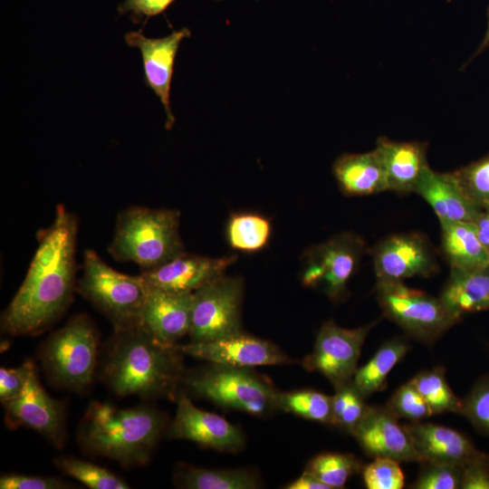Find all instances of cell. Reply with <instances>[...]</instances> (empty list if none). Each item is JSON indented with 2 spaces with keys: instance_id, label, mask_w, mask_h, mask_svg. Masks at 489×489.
<instances>
[{
  "instance_id": "6da1fadb",
  "label": "cell",
  "mask_w": 489,
  "mask_h": 489,
  "mask_svg": "<svg viewBox=\"0 0 489 489\" xmlns=\"http://www.w3.org/2000/svg\"><path fill=\"white\" fill-rule=\"evenodd\" d=\"M78 222L62 205L50 226L38 232V246L25 278L1 316V331L33 336L47 330L67 310L75 285Z\"/></svg>"
},
{
  "instance_id": "7a4b0ae2",
  "label": "cell",
  "mask_w": 489,
  "mask_h": 489,
  "mask_svg": "<svg viewBox=\"0 0 489 489\" xmlns=\"http://www.w3.org/2000/svg\"><path fill=\"white\" fill-rule=\"evenodd\" d=\"M183 355L179 344L162 343L141 322L114 329L101 378L118 396L174 398L186 372Z\"/></svg>"
},
{
  "instance_id": "3957f363",
  "label": "cell",
  "mask_w": 489,
  "mask_h": 489,
  "mask_svg": "<svg viewBox=\"0 0 489 489\" xmlns=\"http://www.w3.org/2000/svg\"><path fill=\"white\" fill-rule=\"evenodd\" d=\"M166 427L165 416L149 405L119 408L94 401L82 420L78 440L91 455L139 466L149 462Z\"/></svg>"
},
{
  "instance_id": "277c9868",
  "label": "cell",
  "mask_w": 489,
  "mask_h": 489,
  "mask_svg": "<svg viewBox=\"0 0 489 489\" xmlns=\"http://www.w3.org/2000/svg\"><path fill=\"white\" fill-rule=\"evenodd\" d=\"M180 214L174 209L130 206L117 216L109 253L119 262L150 270L185 252L179 234Z\"/></svg>"
},
{
  "instance_id": "5b68a950",
  "label": "cell",
  "mask_w": 489,
  "mask_h": 489,
  "mask_svg": "<svg viewBox=\"0 0 489 489\" xmlns=\"http://www.w3.org/2000/svg\"><path fill=\"white\" fill-rule=\"evenodd\" d=\"M182 385L219 407L265 417L278 408L279 391L251 368L209 363L186 369Z\"/></svg>"
},
{
  "instance_id": "8992f818",
  "label": "cell",
  "mask_w": 489,
  "mask_h": 489,
  "mask_svg": "<svg viewBox=\"0 0 489 489\" xmlns=\"http://www.w3.org/2000/svg\"><path fill=\"white\" fill-rule=\"evenodd\" d=\"M77 292L103 313L114 329L140 322L148 286L139 275L121 273L107 264L92 249L83 255Z\"/></svg>"
},
{
  "instance_id": "52a82bcc",
  "label": "cell",
  "mask_w": 489,
  "mask_h": 489,
  "mask_svg": "<svg viewBox=\"0 0 489 489\" xmlns=\"http://www.w3.org/2000/svg\"><path fill=\"white\" fill-rule=\"evenodd\" d=\"M97 351L98 335L91 319L78 314L48 337L41 349V360L53 383L79 392L92 381Z\"/></svg>"
},
{
  "instance_id": "ba28073f",
  "label": "cell",
  "mask_w": 489,
  "mask_h": 489,
  "mask_svg": "<svg viewBox=\"0 0 489 489\" xmlns=\"http://www.w3.org/2000/svg\"><path fill=\"white\" fill-rule=\"evenodd\" d=\"M375 292L385 317L424 344H434L461 321L439 297L410 288L403 282L377 281Z\"/></svg>"
},
{
  "instance_id": "9c48e42d",
  "label": "cell",
  "mask_w": 489,
  "mask_h": 489,
  "mask_svg": "<svg viewBox=\"0 0 489 489\" xmlns=\"http://www.w3.org/2000/svg\"><path fill=\"white\" fill-rule=\"evenodd\" d=\"M243 296V280L225 274L194 292L190 341H209L242 332Z\"/></svg>"
},
{
  "instance_id": "30bf717a",
  "label": "cell",
  "mask_w": 489,
  "mask_h": 489,
  "mask_svg": "<svg viewBox=\"0 0 489 489\" xmlns=\"http://www.w3.org/2000/svg\"><path fill=\"white\" fill-rule=\"evenodd\" d=\"M363 253L362 239L352 233L339 234L310 247L302 256V285L321 289L331 301L339 300Z\"/></svg>"
},
{
  "instance_id": "8fae6325",
  "label": "cell",
  "mask_w": 489,
  "mask_h": 489,
  "mask_svg": "<svg viewBox=\"0 0 489 489\" xmlns=\"http://www.w3.org/2000/svg\"><path fill=\"white\" fill-rule=\"evenodd\" d=\"M375 321L356 329H345L332 320L319 330L313 350L302 360L309 371H317L335 388L351 381L362 345Z\"/></svg>"
},
{
  "instance_id": "7c38bea8",
  "label": "cell",
  "mask_w": 489,
  "mask_h": 489,
  "mask_svg": "<svg viewBox=\"0 0 489 489\" xmlns=\"http://www.w3.org/2000/svg\"><path fill=\"white\" fill-rule=\"evenodd\" d=\"M377 281L403 282L427 277L436 269L427 239L419 233L395 234L379 241L372 250Z\"/></svg>"
},
{
  "instance_id": "4fadbf2b",
  "label": "cell",
  "mask_w": 489,
  "mask_h": 489,
  "mask_svg": "<svg viewBox=\"0 0 489 489\" xmlns=\"http://www.w3.org/2000/svg\"><path fill=\"white\" fill-rule=\"evenodd\" d=\"M5 421L10 427L34 429L56 447L65 439V409L62 402L53 398L43 388L34 369L23 392L3 403Z\"/></svg>"
},
{
  "instance_id": "5bb4252c",
  "label": "cell",
  "mask_w": 489,
  "mask_h": 489,
  "mask_svg": "<svg viewBox=\"0 0 489 489\" xmlns=\"http://www.w3.org/2000/svg\"><path fill=\"white\" fill-rule=\"evenodd\" d=\"M179 349L184 355L208 363L242 368L293 362L273 342L246 334L244 331L209 341H189L179 344Z\"/></svg>"
},
{
  "instance_id": "9a60e30c",
  "label": "cell",
  "mask_w": 489,
  "mask_h": 489,
  "mask_svg": "<svg viewBox=\"0 0 489 489\" xmlns=\"http://www.w3.org/2000/svg\"><path fill=\"white\" fill-rule=\"evenodd\" d=\"M190 35L191 32L187 27L173 31L161 38H148L142 34L141 29L138 32H129L124 35L125 42L129 47L140 51L144 82L154 91L164 107L167 129H171L175 121L170 106V89L176 56L181 41Z\"/></svg>"
},
{
  "instance_id": "2e32d148",
  "label": "cell",
  "mask_w": 489,
  "mask_h": 489,
  "mask_svg": "<svg viewBox=\"0 0 489 489\" xmlns=\"http://www.w3.org/2000/svg\"><path fill=\"white\" fill-rule=\"evenodd\" d=\"M168 435L221 452L236 453L244 445V436L238 427L221 416L197 408L183 393L177 398L176 416Z\"/></svg>"
},
{
  "instance_id": "e0dca14e",
  "label": "cell",
  "mask_w": 489,
  "mask_h": 489,
  "mask_svg": "<svg viewBox=\"0 0 489 489\" xmlns=\"http://www.w3.org/2000/svg\"><path fill=\"white\" fill-rule=\"evenodd\" d=\"M351 435L362 450L373 458L387 457L399 463H420L404 427L386 406H368Z\"/></svg>"
},
{
  "instance_id": "ac0fdd59",
  "label": "cell",
  "mask_w": 489,
  "mask_h": 489,
  "mask_svg": "<svg viewBox=\"0 0 489 489\" xmlns=\"http://www.w3.org/2000/svg\"><path fill=\"white\" fill-rule=\"evenodd\" d=\"M237 255L212 258L184 252L158 267L142 271L147 285L176 293H193L212 280L225 274Z\"/></svg>"
},
{
  "instance_id": "d6986e66",
  "label": "cell",
  "mask_w": 489,
  "mask_h": 489,
  "mask_svg": "<svg viewBox=\"0 0 489 489\" xmlns=\"http://www.w3.org/2000/svg\"><path fill=\"white\" fill-rule=\"evenodd\" d=\"M147 286L140 322L162 343L178 344L189 332L193 293L169 292Z\"/></svg>"
},
{
  "instance_id": "ffe728a7",
  "label": "cell",
  "mask_w": 489,
  "mask_h": 489,
  "mask_svg": "<svg viewBox=\"0 0 489 489\" xmlns=\"http://www.w3.org/2000/svg\"><path fill=\"white\" fill-rule=\"evenodd\" d=\"M420 459L463 466L480 450L462 433L441 425L412 422L403 426Z\"/></svg>"
},
{
  "instance_id": "44dd1931",
  "label": "cell",
  "mask_w": 489,
  "mask_h": 489,
  "mask_svg": "<svg viewBox=\"0 0 489 489\" xmlns=\"http://www.w3.org/2000/svg\"><path fill=\"white\" fill-rule=\"evenodd\" d=\"M374 149L384 167L388 191L414 193L424 173L430 168L427 142L396 141L381 136Z\"/></svg>"
},
{
  "instance_id": "7402d4cb",
  "label": "cell",
  "mask_w": 489,
  "mask_h": 489,
  "mask_svg": "<svg viewBox=\"0 0 489 489\" xmlns=\"http://www.w3.org/2000/svg\"><path fill=\"white\" fill-rule=\"evenodd\" d=\"M414 193L426 200L440 223H474L482 209L465 195L453 172L440 173L427 168Z\"/></svg>"
},
{
  "instance_id": "603a6c76",
  "label": "cell",
  "mask_w": 489,
  "mask_h": 489,
  "mask_svg": "<svg viewBox=\"0 0 489 489\" xmlns=\"http://www.w3.org/2000/svg\"><path fill=\"white\" fill-rule=\"evenodd\" d=\"M332 174L347 196H369L388 191L386 172L375 149L365 153H344L332 164Z\"/></svg>"
},
{
  "instance_id": "cb8c5ba5",
  "label": "cell",
  "mask_w": 489,
  "mask_h": 489,
  "mask_svg": "<svg viewBox=\"0 0 489 489\" xmlns=\"http://www.w3.org/2000/svg\"><path fill=\"white\" fill-rule=\"evenodd\" d=\"M440 300L457 318L489 310V264L475 269L451 268Z\"/></svg>"
},
{
  "instance_id": "d4e9b609",
  "label": "cell",
  "mask_w": 489,
  "mask_h": 489,
  "mask_svg": "<svg viewBox=\"0 0 489 489\" xmlns=\"http://www.w3.org/2000/svg\"><path fill=\"white\" fill-rule=\"evenodd\" d=\"M441 247L450 268L475 269L489 264V251L475 226L465 222H441Z\"/></svg>"
},
{
  "instance_id": "484cf974",
  "label": "cell",
  "mask_w": 489,
  "mask_h": 489,
  "mask_svg": "<svg viewBox=\"0 0 489 489\" xmlns=\"http://www.w3.org/2000/svg\"><path fill=\"white\" fill-rule=\"evenodd\" d=\"M177 487L187 489H256L259 478L245 469H207L178 464L174 472Z\"/></svg>"
},
{
  "instance_id": "4316f807",
  "label": "cell",
  "mask_w": 489,
  "mask_h": 489,
  "mask_svg": "<svg viewBox=\"0 0 489 489\" xmlns=\"http://www.w3.org/2000/svg\"><path fill=\"white\" fill-rule=\"evenodd\" d=\"M408 350V343L400 338L385 342L365 365L357 369L351 379L354 388L365 398L384 390L388 373Z\"/></svg>"
},
{
  "instance_id": "83f0119b",
  "label": "cell",
  "mask_w": 489,
  "mask_h": 489,
  "mask_svg": "<svg viewBox=\"0 0 489 489\" xmlns=\"http://www.w3.org/2000/svg\"><path fill=\"white\" fill-rule=\"evenodd\" d=\"M272 230L270 219L264 215L253 212L234 213L228 218L225 235L233 249L255 253L268 244Z\"/></svg>"
},
{
  "instance_id": "f1b7e54d",
  "label": "cell",
  "mask_w": 489,
  "mask_h": 489,
  "mask_svg": "<svg viewBox=\"0 0 489 489\" xmlns=\"http://www.w3.org/2000/svg\"><path fill=\"white\" fill-rule=\"evenodd\" d=\"M430 408L433 415L460 414L462 399L451 389L442 366L423 370L409 380Z\"/></svg>"
},
{
  "instance_id": "f546056e",
  "label": "cell",
  "mask_w": 489,
  "mask_h": 489,
  "mask_svg": "<svg viewBox=\"0 0 489 489\" xmlns=\"http://www.w3.org/2000/svg\"><path fill=\"white\" fill-rule=\"evenodd\" d=\"M278 408L308 420L331 426L332 398L313 389L278 393Z\"/></svg>"
},
{
  "instance_id": "4dcf8cb0",
  "label": "cell",
  "mask_w": 489,
  "mask_h": 489,
  "mask_svg": "<svg viewBox=\"0 0 489 489\" xmlns=\"http://www.w3.org/2000/svg\"><path fill=\"white\" fill-rule=\"evenodd\" d=\"M360 469V462L355 455L333 452L314 456L306 467V470L327 484L330 489L344 487L349 478Z\"/></svg>"
},
{
  "instance_id": "1f68e13d",
  "label": "cell",
  "mask_w": 489,
  "mask_h": 489,
  "mask_svg": "<svg viewBox=\"0 0 489 489\" xmlns=\"http://www.w3.org/2000/svg\"><path fill=\"white\" fill-rule=\"evenodd\" d=\"M56 467L91 489H126L129 484L110 470L72 456L54 460Z\"/></svg>"
},
{
  "instance_id": "d6a6232c",
  "label": "cell",
  "mask_w": 489,
  "mask_h": 489,
  "mask_svg": "<svg viewBox=\"0 0 489 489\" xmlns=\"http://www.w3.org/2000/svg\"><path fill=\"white\" fill-rule=\"evenodd\" d=\"M453 174L475 206L489 209V154L453 171Z\"/></svg>"
},
{
  "instance_id": "836d02e7",
  "label": "cell",
  "mask_w": 489,
  "mask_h": 489,
  "mask_svg": "<svg viewBox=\"0 0 489 489\" xmlns=\"http://www.w3.org/2000/svg\"><path fill=\"white\" fill-rule=\"evenodd\" d=\"M385 406L398 419L405 418L411 422H420L433 416L430 408L410 381L400 386Z\"/></svg>"
},
{
  "instance_id": "e575fe53",
  "label": "cell",
  "mask_w": 489,
  "mask_h": 489,
  "mask_svg": "<svg viewBox=\"0 0 489 489\" xmlns=\"http://www.w3.org/2000/svg\"><path fill=\"white\" fill-rule=\"evenodd\" d=\"M363 482L368 489H401L405 475L399 462L387 457H377L362 469Z\"/></svg>"
},
{
  "instance_id": "d590c367",
  "label": "cell",
  "mask_w": 489,
  "mask_h": 489,
  "mask_svg": "<svg viewBox=\"0 0 489 489\" xmlns=\"http://www.w3.org/2000/svg\"><path fill=\"white\" fill-rule=\"evenodd\" d=\"M460 414L477 430L489 436V376L481 378L462 399Z\"/></svg>"
},
{
  "instance_id": "8d00e7d4",
  "label": "cell",
  "mask_w": 489,
  "mask_h": 489,
  "mask_svg": "<svg viewBox=\"0 0 489 489\" xmlns=\"http://www.w3.org/2000/svg\"><path fill=\"white\" fill-rule=\"evenodd\" d=\"M413 489H458L461 484L462 467L458 465L424 462Z\"/></svg>"
},
{
  "instance_id": "74e56055",
  "label": "cell",
  "mask_w": 489,
  "mask_h": 489,
  "mask_svg": "<svg viewBox=\"0 0 489 489\" xmlns=\"http://www.w3.org/2000/svg\"><path fill=\"white\" fill-rule=\"evenodd\" d=\"M35 369L31 361H25L17 368L0 369V400L5 403L18 397Z\"/></svg>"
},
{
  "instance_id": "f35d334b",
  "label": "cell",
  "mask_w": 489,
  "mask_h": 489,
  "mask_svg": "<svg viewBox=\"0 0 489 489\" xmlns=\"http://www.w3.org/2000/svg\"><path fill=\"white\" fill-rule=\"evenodd\" d=\"M461 489H489V455L480 451L462 466Z\"/></svg>"
},
{
  "instance_id": "ab89813d",
  "label": "cell",
  "mask_w": 489,
  "mask_h": 489,
  "mask_svg": "<svg viewBox=\"0 0 489 489\" xmlns=\"http://www.w3.org/2000/svg\"><path fill=\"white\" fill-rule=\"evenodd\" d=\"M176 0H124L118 5L120 15L130 14V19L135 24H140L143 19V26L152 16L164 14Z\"/></svg>"
},
{
  "instance_id": "60d3db41",
  "label": "cell",
  "mask_w": 489,
  "mask_h": 489,
  "mask_svg": "<svg viewBox=\"0 0 489 489\" xmlns=\"http://www.w3.org/2000/svg\"><path fill=\"white\" fill-rule=\"evenodd\" d=\"M72 484L50 476L5 474L0 478L1 489H64Z\"/></svg>"
},
{
  "instance_id": "b9f144b4",
  "label": "cell",
  "mask_w": 489,
  "mask_h": 489,
  "mask_svg": "<svg viewBox=\"0 0 489 489\" xmlns=\"http://www.w3.org/2000/svg\"><path fill=\"white\" fill-rule=\"evenodd\" d=\"M352 383V382H351ZM365 398L354 388H352L345 408L335 427L351 435L353 429L364 416L368 405L365 404Z\"/></svg>"
},
{
  "instance_id": "7bdbcfd3",
  "label": "cell",
  "mask_w": 489,
  "mask_h": 489,
  "mask_svg": "<svg viewBox=\"0 0 489 489\" xmlns=\"http://www.w3.org/2000/svg\"><path fill=\"white\" fill-rule=\"evenodd\" d=\"M283 488L286 489H330V487L318 479L313 474L308 470H304L302 474L295 480L286 484Z\"/></svg>"
},
{
  "instance_id": "ee69618b",
  "label": "cell",
  "mask_w": 489,
  "mask_h": 489,
  "mask_svg": "<svg viewBox=\"0 0 489 489\" xmlns=\"http://www.w3.org/2000/svg\"><path fill=\"white\" fill-rule=\"evenodd\" d=\"M472 224L479 241L489 251V209L482 208Z\"/></svg>"
},
{
  "instance_id": "f6af8a7d",
  "label": "cell",
  "mask_w": 489,
  "mask_h": 489,
  "mask_svg": "<svg viewBox=\"0 0 489 489\" xmlns=\"http://www.w3.org/2000/svg\"><path fill=\"white\" fill-rule=\"evenodd\" d=\"M489 47V5L487 8V27L484 34V36L477 47V50L474 53V55L471 57L470 61L474 59L475 56L481 54L484 51H485Z\"/></svg>"
}]
</instances>
